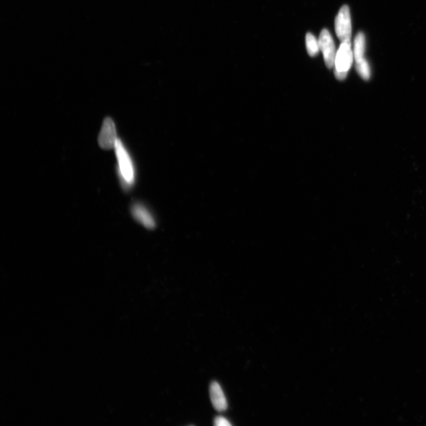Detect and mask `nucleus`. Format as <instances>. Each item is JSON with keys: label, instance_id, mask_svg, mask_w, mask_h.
Here are the masks:
<instances>
[{"label": "nucleus", "instance_id": "423d86ee", "mask_svg": "<svg viewBox=\"0 0 426 426\" xmlns=\"http://www.w3.org/2000/svg\"><path fill=\"white\" fill-rule=\"evenodd\" d=\"M131 210L133 217L143 226L149 229H152L155 227L156 221L154 217L142 204L138 203L134 204Z\"/></svg>", "mask_w": 426, "mask_h": 426}, {"label": "nucleus", "instance_id": "6e6552de", "mask_svg": "<svg viewBox=\"0 0 426 426\" xmlns=\"http://www.w3.org/2000/svg\"><path fill=\"white\" fill-rule=\"evenodd\" d=\"M366 51V37L362 32L357 33L354 41L353 56L356 62L364 59Z\"/></svg>", "mask_w": 426, "mask_h": 426}, {"label": "nucleus", "instance_id": "0eeeda50", "mask_svg": "<svg viewBox=\"0 0 426 426\" xmlns=\"http://www.w3.org/2000/svg\"><path fill=\"white\" fill-rule=\"evenodd\" d=\"M210 395L213 406L218 411L227 410V402L222 388L217 382L213 381L210 386Z\"/></svg>", "mask_w": 426, "mask_h": 426}, {"label": "nucleus", "instance_id": "7ed1b4c3", "mask_svg": "<svg viewBox=\"0 0 426 426\" xmlns=\"http://www.w3.org/2000/svg\"><path fill=\"white\" fill-rule=\"evenodd\" d=\"M335 31L341 42L350 41L352 23L349 7L345 5L339 10L335 20Z\"/></svg>", "mask_w": 426, "mask_h": 426}, {"label": "nucleus", "instance_id": "f03ea898", "mask_svg": "<svg viewBox=\"0 0 426 426\" xmlns=\"http://www.w3.org/2000/svg\"><path fill=\"white\" fill-rule=\"evenodd\" d=\"M353 52L350 41L341 43L337 51L335 61V76L339 80H345L353 63Z\"/></svg>", "mask_w": 426, "mask_h": 426}, {"label": "nucleus", "instance_id": "9b49d317", "mask_svg": "<svg viewBox=\"0 0 426 426\" xmlns=\"http://www.w3.org/2000/svg\"><path fill=\"white\" fill-rule=\"evenodd\" d=\"M214 424L216 426H230V422L226 418L218 416L214 418Z\"/></svg>", "mask_w": 426, "mask_h": 426}, {"label": "nucleus", "instance_id": "39448f33", "mask_svg": "<svg viewBox=\"0 0 426 426\" xmlns=\"http://www.w3.org/2000/svg\"><path fill=\"white\" fill-rule=\"evenodd\" d=\"M117 140L114 121L110 117L105 118L98 137L99 145L103 149H111L115 148Z\"/></svg>", "mask_w": 426, "mask_h": 426}, {"label": "nucleus", "instance_id": "9d476101", "mask_svg": "<svg viewBox=\"0 0 426 426\" xmlns=\"http://www.w3.org/2000/svg\"><path fill=\"white\" fill-rule=\"evenodd\" d=\"M356 69L359 76L364 80H368L371 77L370 65L366 59L356 62Z\"/></svg>", "mask_w": 426, "mask_h": 426}, {"label": "nucleus", "instance_id": "f257e3e1", "mask_svg": "<svg viewBox=\"0 0 426 426\" xmlns=\"http://www.w3.org/2000/svg\"><path fill=\"white\" fill-rule=\"evenodd\" d=\"M115 149L123 186L125 190H128L131 188L135 181L134 166H133L130 156L120 140H117Z\"/></svg>", "mask_w": 426, "mask_h": 426}, {"label": "nucleus", "instance_id": "20e7f679", "mask_svg": "<svg viewBox=\"0 0 426 426\" xmlns=\"http://www.w3.org/2000/svg\"><path fill=\"white\" fill-rule=\"evenodd\" d=\"M319 43L327 67L332 68L335 66L336 51L335 42L328 30L323 29L320 33Z\"/></svg>", "mask_w": 426, "mask_h": 426}, {"label": "nucleus", "instance_id": "1a4fd4ad", "mask_svg": "<svg viewBox=\"0 0 426 426\" xmlns=\"http://www.w3.org/2000/svg\"><path fill=\"white\" fill-rule=\"evenodd\" d=\"M306 45L310 56H315L319 53L320 50L319 40H317L315 36L310 33L306 35Z\"/></svg>", "mask_w": 426, "mask_h": 426}]
</instances>
